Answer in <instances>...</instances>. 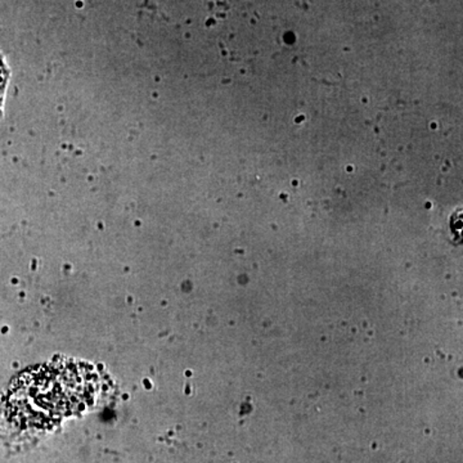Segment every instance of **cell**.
Returning a JSON list of instances; mask_svg holds the SVG:
<instances>
[{"mask_svg": "<svg viewBox=\"0 0 463 463\" xmlns=\"http://www.w3.org/2000/svg\"><path fill=\"white\" fill-rule=\"evenodd\" d=\"M99 390V376L90 365H43L14 380L3 403V417L17 432L45 430L87 407Z\"/></svg>", "mask_w": 463, "mask_h": 463, "instance_id": "obj_1", "label": "cell"}, {"mask_svg": "<svg viewBox=\"0 0 463 463\" xmlns=\"http://www.w3.org/2000/svg\"><path fill=\"white\" fill-rule=\"evenodd\" d=\"M8 71L5 61L0 57V109H2L3 96H5V84H7Z\"/></svg>", "mask_w": 463, "mask_h": 463, "instance_id": "obj_2", "label": "cell"}]
</instances>
